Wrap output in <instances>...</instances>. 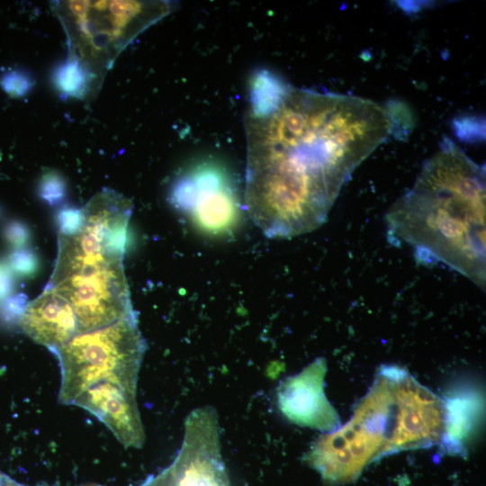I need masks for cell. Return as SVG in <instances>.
I'll list each match as a JSON object with an SVG mask.
<instances>
[{"label":"cell","mask_w":486,"mask_h":486,"mask_svg":"<svg viewBox=\"0 0 486 486\" xmlns=\"http://www.w3.org/2000/svg\"><path fill=\"white\" fill-rule=\"evenodd\" d=\"M392 126L390 112L371 100L297 88L256 72L244 116L249 217L271 238L316 230Z\"/></svg>","instance_id":"1"},{"label":"cell","mask_w":486,"mask_h":486,"mask_svg":"<svg viewBox=\"0 0 486 486\" xmlns=\"http://www.w3.org/2000/svg\"><path fill=\"white\" fill-rule=\"evenodd\" d=\"M485 167L449 139L386 215L391 241L419 264H443L485 288Z\"/></svg>","instance_id":"2"},{"label":"cell","mask_w":486,"mask_h":486,"mask_svg":"<svg viewBox=\"0 0 486 486\" xmlns=\"http://www.w3.org/2000/svg\"><path fill=\"white\" fill-rule=\"evenodd\" d=\"M444 425L442 399L405 369L382 366L351 419L320 436L305 460L326 482H350L383 455L440 444Z\"/></svg>","instance_id":"3"},{"label":"cell","mask_w":486,"mask_h":486,"mask_svg":"<svg viewBox=\"0 0 486 486\" xmlns=\"http://www.w3.org/2000/svg\"><path fill=\"white\" fill-rule=\"evenodd\" d=\"M53 11L79 59L99 85L119 54L143 31L169 14L170 1H55Z\"/></svg>","instance_id":"4"},{"label":"cell","mask_w":486,"mask_h":486,"mask_svg":"<svg viewBox=\"0 0 486 486\" xmlns=\"http://www.w3.org/2000/svg\"><path fill=\"white\" fill-rule=\"evenodd\" d=\"M145 350L136 315L76 334L52 351L60 368L59 402L73 405L82 392L100 382L136 392Z\"/></svg>","instance_id":"5"},{"label":"cell","mask_w":486,"mask_h":486,"mask_svg":"<svg viewBox=\"0 0 486 486\" xmlns=\"http://www.w3.org/2000/svg\"><path fill=\"white\" fill-rule=\"evenodd\" d=\"M81 212L82 223L76 232L58 234V254L49 282L86 266L123 259L131 202L105 188L94 195Z\"/></svg>","instance_id":"6"},{"label":"cell","mask_w":486,"mask_h":486,"mask_svg":"<svg viewBox=\"0 0 486 486\" xmlns=\"http://www.w3.org/2000/svg\"><path fill=\"white\" fill-rule=\"evenodd\" d=\"M75 312L79 332L94 330L135 315L122 261L80 268L47 284Z\"/></svg>","instance_id":"7"},{"label":"cell","mask_w":486,"mask_h":486,"mask_svg":"<svg viewBox=\"0 0 486 486\" xmlns=\"http://www.w3.org/2000/svg\"><path fill=\"white\" fill-rule=\"evenodd\" d=\"M171 200L202 229L228 230L235 221L238 202L227 175L220 168L200 166L175 184Z\"/></svg>","instance_id":"8"},{"label":"cell","mask_w":486,"mask_h":486,"mask_svg":"<svg viewBox=\"0 0 486 486\" xmlns=\"http://www.w3.org/2000/svg\"><path fill=\"white\" fill-rule=\"evenodd\" d=\"M327 362L318 358L285 378L276 391L279 410L290 422L323 432L339 428L338 414L324 392Z\"/></svg>","instance_id":"9"},{"label":"cell","mask_w":486,"mask_h":486,"mask_svg":"<svg viewBox=\"0 0 486 486\" xmlns=\"http://www.w3.org/2000/svg\"><path fill=\"white\" fill-rule=\"evenodd\" d=\"M73 405L94 415L123 446H143L145 432L136 392L112 382H100L82 392Z\"/></svg>","instance_id":"10"},{"label":"cell","mask_w":486,"mask_h":486,"mask_svg":"<svg viewBox=\"0 0 486 486\" xmlns=\"http://www.w3.org/2000/svg\"><path fill=\"white\" fill-rule=\"evenodd\" d=\"M18 325L26 336L50 352L78 333L70 303L56 291L46 287L37 298L24 305Z\"/></svg>","instance_id":"11"},{"label":"cell","mask_w":486,"mask_h":486,"mask_svg":"<svg viewBox=\"0 0 486 486\" xmlns=\"http://www.w3.org/2000/svg\"><path fill=\"white\" fill-rule=\"evenodd\" d=\"M444 433L440 442L443 451L464 455L482 425L484 401L474 388H458L443 400Z\"/></svg>","instance_id":"12"},{"label":"cell","mask_w":486,"mask_h":486,"mask_svg":"<svg viewBox=\"0 0 486 486\" xmlns=\"http://www.w3.org/2000/svg\"><path fill=\"white\" fill-rule=\"evenodd\" d=\"M52 77L56 89L67 97L83 98L99 86L86 65L71 56L54 69Z\"/></svg>","instance_id":"13"},{"label":"cell","mask_w":486,"mask_h":486,"mask_svg":"<svg viewBox=\"0 0 486 486\" xmlns=\"http://www.w3.org/2000/svg\"><path fill=\"white\" fill-rule=\"evenodd\" d=\"M35 81L31 74L21 68L10 69L0 77L2 89L11 97L26 95L34 86Z\"/></svg>","instance_id":"14"},{"label":"cell","mask_w":486,"mask_h":486,"mask_svg":"<svg viewBox=\"0 0 486 486\" xmlns=\"http://www.w3.org/2000/svg\"><path fill=\"white\" fill-rule=\"evenodd\" d=\"M39 194L41 199L50 205L60 202L67 194L65 180L57 172H47L40 180Z\"/></svg>","instance_id":"15"},{"label":"cell","mask_w":486,"mask_h":486,"mask_svg":"<svg viewBox=\"0 0 486 486\" xmlns=\"http://www.w3.org/2000/svg\"><path fill=\"white\" fill-rule=\"evenodd\" d=\"M58 233L70 235L76 232L82 223L81 208L65 207L59 210L57 215Z\"/></svg>","instance_id":"16"},{"label":"cell","mask_w":486,"mask_h":486,"mask_svg":"<svg viewBox=\"0 0 486 486\" xmlns=\"http://www.w3.org/2000/svg\"><path fill=\"white\" fill-rule=\"evenodd\" d=\"M11 264L16 272L29 275L38 270L40 263L32 250L20 249L12 255Z\"/></svg>","instance_id":"17"},{"label":"cell","mask_w":486,"mask_h":486,"mask_svg":"<svg viewBox=\"0 0 486 486\" xmlns=\"http://www.w3.org/2000/svg\"><path fill=\"white\" fill-rule=\"evenodd\" d=\"M10 228L7 232L9 239L17 246L24 245L30 237L28 230L19 223H15Z\"/></svg>","instance_id":"18"},{"label":"cell","mask_w":486,"mask_h":486,"mask_svg":"<svg viewBox=\"0 0 486 486\" xmlns=\"http://www.w3.org/2000/svg\"><path fill=\"white\" fill-rule=\"evenodd\" d=\"M11 289V279L7 270L0 266V298L4 297Z\"/></svg>","instance_id":"19"},{"label":"cell","mask_w":486,"mask_h":486,"mask_svg":"<svg viewBox=\"0 0 486 486\" xmlns=\"http://www.w3.org/2000/svg\"><path fill=\"white\" fill-rule=\"evenodd\" d=\"M0 486H24L0 471Z\"/></svg>","instance_id":"20"}]
</instances>
